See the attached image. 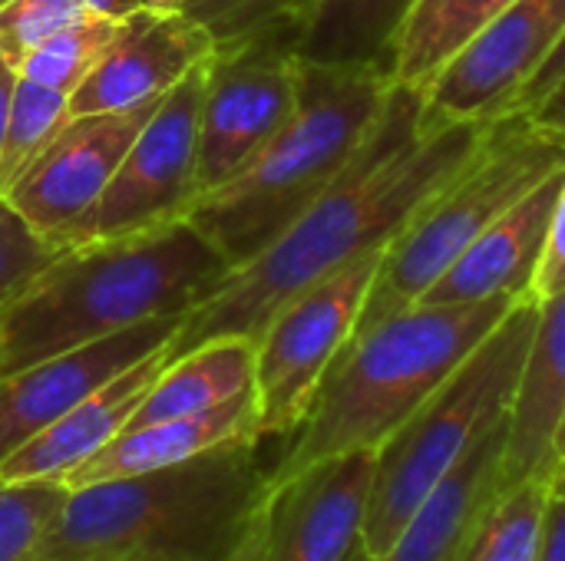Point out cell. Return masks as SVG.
Wrapping results in <instances>:
<instances>
[{
  "mask_svg": "<svg viewBox=\"0 0 565 561\" xmlns=\"http://www.w3.org/2000/svg\"><path fill=\"white\" fill-rule=\"evenodd\" d=\"M490 122L420 132V96L394 86L377 126L344 175L182 317L169 344V360L215 337L258 341L285 301L358 258L387 248L427 198L470 162Z\"/></svg>",
  "mask_w": 565,
  "mask_h": 561,
  "instance_id": "cell-1",
  "label": "cell"
},
{
  "mask_svg": "<svg viewBox=\"0 0 565 561\" xmlns=\"http://www.w3.org/2000/svg\"><path fill=\"white\" fill-rule=\"evenodd\" d=\"M228 271L185 218L63 248L0 308V377L156 317H185Z\"/></svg>",
  "mask_w": 565,
  "mask_h": 561,
  "instance_id": "cell-2",
  "label": "cell"
},
{
  "mask_svg": "<svg viewBox=\"0 0 565 561\" xmlns=\"http://www.w3.org/2000/svg\"><path fill=\"white\" fill-rule=\"evenodd\" d=\"M258 440L189 463L66 489L30 561H222L268 496Z\"/></svg>",
  "mask_w": 565,
  "mask_h": 561,
  "instance_id": "cell-3",
  "label": "cell"
},
{
  "mask_svg": "<svg viewBox=\"0 0 565 561\" xmlns=\"http://www.w3.org/2000/svg\"><path fill=\"white\" fill-rule=\"evenodd\" d=\"M394 79L384 66L301 60L298 106L268 145L228 182L195 195L185 222L235 268L268 248L354 162Z\"/></svg>",
  "mask_w": 565,
  "mask_h": 561,
  "instance_id": "cell-4",
  "label": "cell"
},
{
  "mask_svg": "<svg viewBox=\"0 0 565 561\" xmlns=\"http://www.w3.org/2000/svg\"><path fill=\"white\" fill-rule=\"evenodd\" d=\"M411 304L358 334L328 370L308 417L268 466V489L341 453L377 450L516 308Z\"/></svg>",
  "mask_w": 565,
  "mask_h": 561,
  "instance_id": "cell-5",
  "label": "cell"
},
{
  "mask_svg": "<svg viewBox=\"0 0 565 561\" xmlns=\"http://www.w3.org/2000/svg\"><path fill=\"white\" fill-rule=\"evenodd\" d=\"M536 324V301H520L497 331L404 420L381 446L361 549L377 561L401 536L434 486L490 433L513 403L526 347Z\"/></svg>",
  "mask_w": 565,
  "mask_h": 561,
  "instance_id": "cell-6",
  "label": "cell"
},
{
  "mask_svg": "<svg viewBox=\"0 0 565 561\" xmlns=\"http://www.w3.org/2000/svg\"><path fill=\"white\" fill-rule=\"evenodd\" d=\"M563 165L565 145L533 129L523 112L493 119L470 162L434 198H427V205L384 248L354 337L417 304L503 212Z\"/></svg>",
  "mask_w": 565,
  "mask_h": 561,
  "instance_id": "cell-7",
  "label": "cell"
},
{
  "mask_svg": "<svg viewBox=\"0 0 565 561\" xmlns=\"http://www.w3.org/2000/svg\"><path fill=\"white\" fill-rule=\"evenodd\" d=\"M381 251L285 301L255 341L258 440H288L308 417L328 370L351 344Z\"/></svg>",
  "mask_w": 565,
  "mask_h": 561,
  "instance_id": "cell-8",
  "label": "cell"
},
{
  "mask_svg": "<svg viewBox=\"0 0 565 561\" xmlns=\"http://www.w3.org/2000/svg\"><path fill=\"white\" fill-rule=\"evenodd\" d=\"M209 63L162 96L73 245L132 235L185 215L199 195V122Z\"/></svg>",
  "mask_w": 565,
  "mask_h": 561,
  "instance_id": "cell-9",
  "label": "cell"
},
{
  "mask_svg": "<svg viewBox=\"0 0 565 561\" xmlns=\"http://www.w3.org/2000/svg\"><path fill=\"white\" fill-rule=\"evenodd\" d=\"M563 36L565 0L510 3L417 93L420 132L490 122L513 112Z\"/></svg>",
  "mask_w": 565,
  "mask_h": 561,
  "instance_id": "cell-10",
  "label": "cell"
},
{
  "mask_svg": "<svg viewBox=\"0 0 565 561\" xmlns=\"http://www.w3.org/2000/svg\"><path fill=\"white\" fill-rule=\"evenodd\" d=\"M159 103L162 99L122 112L73 116L0 202H7L50 245L73 248L79 228Z\"/></svg>",
  "mask_w": 565,
  "mask_h": 561,
  "instance_id": "cell-11",
  "label": "cell"
},
{
  "mask_svg": "<svg viewBox=\"0 0 565 561\" xmlns=\"http://www.w3.org/2000/svg\"><path fill=\"white\" fill-rule=\"evenodd\" d=\"M301 56L291 50H232L209 60L199 122V195L238 175L298 106ZM195 202V198H192Z\"/></svg>",
  "mask_w": 565,
  "mask_h": 561,
  "instance_id": "cell-12",
  "label": "cell"
},
{
  "mask_svg": "<svg viewBox=\"0 0 565 561\" xmlns=\"http://www.w3.org/2000/svg\"><path fill=\"white\" fill-rule=\"evenodd\" d=\"M182 317H156L0 377V463L113 377L172 344Z\"/></svg>",
  "mask_w": 565,
  "mask_h": 561,
  "instance_id": "cell-13",
  "label": "cell"
},
{
  "mask_svg": "<svg viewBox=\"0 0 565 561\" xmlns=\"http://www.w3.org/2000/svg\"><path fill=\"white\" fill-rule=\"evenodd\" d=\"M377 450L315 463L268 489V539L262 561H344L361 546Z\"/></svg>",
  "mask_w": 565,
  "mask_h": 561,
  "instance_id": "cell-14",
  "label": "cell"
},
{
  "mask_svg": "<svg viewBox=\"0 0 565 561\" xmlns=\"http://www.w3.org/2000/svg\"><path fill=\"white\" fill-rule=\"evenodd\" d=\"M212 56L215 40L192 13L142 7L122 20L99 66L70 93V109L83 116L156 103Z\"/></svg>",
  "mask_w": 565,
  "mask_h": 561,
  "instance_id": "cell-15",
  "label": "cell"
},
{
  "mask_svg": "<svg viewBox=\"0 0 565 561\" xmlns=\"http://www.w3.org/2000/svg\"><path fill=\"white\" fill-rule=\"evenodd\" d=\"M565 165L503 212L417 304H477L493 298L536 301V274L550 245Z\"/></svg>",
  "mask_w": 565,
  "mask_h": 561,
  "instance_id": "cell-16",
  "label": "cell"
},
{
  "mask_svg": "<svg viewBox=\"0 0 565 561\" xmlns=\"http://www.w3.org/2000/svg\"><path fill=\"white\" fill-rule=\"evenodd\" d=\"M169 360V347L142 357L106 387L89 393L70 413L53 420L20 450H13L0 463V483H30V479H56L63 483L73 470L93 460L103 446H109L139 410L142 397L156 384Z\"/></svg>",
  "mask_w": 565,
  "mask_h": 561,
  "instance_id": "cell-17",
  "label": "cell"
},
{
  "mask_svg": "<svg viewBox=\"0 0 565 561\" xmlns=\"http://www.w3.org/2000/svg\"><path fill=\"white\" fill-rule=\"evenodd\" d=\"M565 420V288L536 301V324L507 413L503 483L556 473V440Z\"/></svg>",
  "mask_w": 565,
  "mask_h": 561,
  "instance_id": "cell-18",
  "label": "cell"
},
{
  "mask_svg": "<svg viewBox=\"0 0 565 561\" xmlns=\"http://www.w3.org/2000/svg\"><path fill=\"white\" fill-rule=\"evenodd\" d=\"M235 440H258V403L255 390L238 393L235 400L212 407L205 413L192 417H172L149 427L122 430L109 446H103L93 460H86L79 470H73L63 486L83 489L93 483L119 479V476H139L169 470L179 463H189L209 450H218ZM262 443V440H258Z\"/></svg>",
  "mask_w": 565,
  "mask_h": 561,
  "instance_id": "cell-19",
  "label": "cell"
},
{
  "mask_svg": "<svg viewBox=\"0 0 565 561\" xmlns=\"http://www.w3.org/2000/svg\"><path fill=\"white\" fill-rule=\"evenodd\" d=\"M507 417L434 486L377 561H460L467 536L503 483Z\"/></svg>",
  "mask_w": 565,
  "mask_h": 561,
  "instance_id": "cell-20",
  "label": "cell"
},
{
  "mask_svg": "<svg viewBox=\"0 0 565 561\" xmlns=\"http://www.w3.org/2000/svg\"><path fill=\"white\" fill-rule=\"evenodd\" d=\"M245 390H255V341L215 337L166 360L126 430L205 413Z\"/></svg>",
  "mask_w": 565,
  "mask_h": 561,
  "instance_id": "cell-21",
  "label": "cell"
},
{
  "mask_svg": "<svg viewBox=\"0 0 565 561\" xmlns=\"http://www.w3.org/2000/svg\"><path fill=\"white\" fill-rule=\"evenodd\" d=\"M510 3L516 0H417L391 46L394 86L420 93Z\"/></svg>",
  "mask_w": 565,
  "mask_h": 561,
  "instance_id": "cell-22",
  "label": "cell"
},
{
  "mask_svg": "<svg viewBox=\"0 0 565 561\" xmlns=\"http://www.w3.org/2000/svg\"><path fill=\"white\" fill-rule=\"evenodd\" d=\"M417 0H321L305 33L301 60L384 66Z\"/></svg>",
  "mask_w": 565,
  "mask_h": 561,
  "instance_id": "cell-23",
  "label": "cell"
},
{
  "mask_svg": "<svg viewBox=\"0 0 565 561\" xmlns=\"http://www.w3.org/2000/svg\"><path fill=\"white\" fill-rule=\"evenodd\" d=\"M553 486L556 473H533L513 486H500L467 536L460 561H536Z\"/></svg>",
  "mask_w": 565,
  "mask_h": 561,
  "instance_id": "cell-24",
  "label": "cell"
},
{
  "mask_svg": "<svg viewBox=\"0 0 565 561\" xmlns=\"http://www.w3.org/2000/svg\"><path fill=\"white\" fill-rule=\"evenodd\" d=\"M73 119L70 96L36 86L17 76L10 116L0 142V198L17 185V179L46 152V145L60 136V129Z\"/></svg>",
  "mask_w": 565,
  "mask_h": 561,
  "instance_id": "cell-25",
  "label": "cell"
},
{
  "mask_svg": "<svg viewBox=\"0 0 565 561\" xmlns=\"http://www.w3.org/2000/svg\"><path fill=\"white\" fill-rule=\"evenodd\" d=\"M119 30H122V20L86 13L83 20L53 33L43 46H36L17 66V76L70 96L99 66L106 50L116 43Z\"/></svg>",
  "mask_w": 565,
  "mask_h": 561,
  "instance_id": "cell-26",
  "label": "cell"
},
{
  "mask_svg": "<svg viewBox=\"0 0 565 561\" xmlns=\"http://www.w3.org/2000/svg\"><path fill=\"white\" fill-rule=\"evenodd\" d=\"M63 499L66 486L56 479L0 483V561H30Z\"/></svg>",
  "mask_w": 565,
  "mask_h": 561,
  "instance_id": "cell-27",
  "label": "cell"
},
{
  "mask_svg": "<svg viewBox=\"0 0 565 561\" xmlns=\"http://www.w3.org/2000/svg\"><path fill=\"white\" fill-rule=\"evenodd\" d=\"M83 17L76 0H0V60L17 69L36 46Z\"/></svg>",
  "mask_w": 565,
  "mask_h": 561,
  "instance_id": "cell-28",
  "label": "cell"
},
{
  "mask_svg": "<svg viewBox=\"0 0 565 561\" xmlns=\"http://www.w3.org/2000/svg\"><path fill=\"white\" fill-rule=\"evenodd\" d=\"M60 251L63 248L40 238L7 202H0V308Z\"/></svg>",
  "mask_w": 565,
  "mask_h": 561,
  "instance_id": "cell-29",
  "label": "cell"
},
{
  "mask_svg": "<svg viewBox=\"0 0 565 561\" xmlns=\"http://www.w3.org/2000/svg\"><path fill=\"white\" fill-rule=\"evenodd\" d=\"M565 288V182L559 188V202H556V215H553V231H550V245H546V255H543V265H540V274H536V288H533V298L543 301L556 291Z\"/></svg>",
  "mask_w": 565,
  "mask_h": 561,
  "instance_id": "cell-30",
  "label": "cell"
},
{
  "mask_svg": "<svg viewBox=\"0 0 565 561\" xmlns=\"http://www.w3.org/2000/svg\"><path fill=\"white\" fill-rule=\"evenodd\" d=\"M516 112H523L530 119V126L540 129L546 139L565 145V73L546 93H540L530 106H523Z\"/></svg>",
  "mask_w": 565,
  "mask_h": 561,
  "instance_id": "cell-31",
  "label": "cell"
},
{
  "mask_svg": "<svg viewBox=\"0 0 565 561\" xmlns=\"http://www.w3.org/2000/svg\"><path fill=\"white\" fill-rule=\"evenodd\" d=\"M536 561H565V483H559V479H556L550 503H546Z\"/></svg>",
  "mask_w": 565,
  "mask_h": 561,
  "instance_id": "cell-32",
  "label": "cell"
},
{
  "mask_svg": "<svg viewBox=\"0 0 565 561\" xmlns=\"http://www.w3.org/2000/svg\"><path fill=\"white\" fill-rule=\"evenodd\" d=\"M265 539H268V496H265V503L255 509V516H252L248 526L242 529L238 542L232 546V552L222 561H262L265 559Z\"/></svg>",
  "mask_w": 565,
  "mask_h": 561,
  "instance_id": "cell-33",
  "label": "cell"
},
{
  "mask_svg": "<svg viewBox=\"0 0 565 561\" xmlns=\"http://www.w3.org/2000/svg\"><path fill=\"white\" fill-rule=\"evenodd\" d=\"M563 73H565V36L559 40V46L553 50V56H550V60H546V63L540 66V73H536V76L530 79V86L523 89V96H520L516 109L530 106V103H533V99H536L540 93H546V89H550V86H553V83H556V79H559ZM516 109H513V112H516Z\"/></svg>",
  "mask_w": 565,
  "mask_h": 561,
  "instance_id": "cell-34",
  "label": "cell"
},
{
  "mask_svg": "<svg viewBox=\"0 0 565 561\" xmlns=\"http://www.w3.org/2000/svg\"><path fill=\"white\" fill-rule=\"evenodd\" d=\"M86 13H96V17H113V20H126L132 17L136 10H142L146 3L142 0H76Z\"/></svg>",
  "mask_w": 565,
  "mask_h": 561,
  "instance_id": "cell-35",
  "label": "cell"
},
{
  "mask_svg": "<svg viewBox=\"0 0 565 561\" xmlns=\"http://www.w3.org/2000/svg\"><path fill=\"white\" fill-rule=\"evenodd\" d=\"M13 86H17V69L10 63L0 60V142H3V129H7V116H10V99H13Z\"/></svg>",
  "mask_w": 565,
  "mask_h": 561,
  "instance_id": "cell-36",
  "label": "cell"
},
{
  "mask_svg": "<svg viewBox=\"0 0 565 561\" xmlns=\"http://www.w3.org/2000/svg\"><path fill=\"white\" fill-rule=\"evenodd\" d=\"M142 3L152 10H179L182 7V0H142Z\"/></svg>",
  "mask_w": 565,
  "mask_h": 561,
  "instance_id": "cell-37",
  "label": "cell"
},
{
  "mask_svg": "<svg viewBox=\"0 0 565 561\" xmlns=\"http://www.w3.org/2000/svg\"><path fill=\"white\" fill-rule=\"evenodd\" d=\"M565 463V420H563V430H559V440H556V466H563ZM559 473V470H556Z\"/></svg>",
  "mask_w": 565,
  "mask_h": 561,
  "instance_id": "cell-38",
  "label": "cell"
},
{
  "mask_svg": "<svg viewBox=\"0 0 565 561\" xmlns=\"http://www.w3.org/2000/svg\"><path fill=\"white\" fill-rule=\"evenodd\" d=\"M344 561H374V559H371V555H367V552H364V549L358 546V549H354V552H351V555H348Z\"/></svg>",
  "mask_w": 565,
  "mask_h": 561,
  "instance_id": "cell-39",
  "label": "cell"
},
{
  "mask_svg": "<svg viewBox=\"0 0 565 561\" xmlns=\"http://www.w3.org/2000/svg\"><path fill=\"white\" fill-rule=\"evenodd\" d=\"M122 561H166V559H152V555H132V559H122Z\"/></svg>",
  "mask_w": 565,
  "mask_h": 561,
  "instance_id": "cell-40",
  "label": "cell"
},
{
  "mask_svg": "<svg viewBox=\"0 0 565 561\" xmlns=\"http://www.w3.org/2000/svg\"><path fill=\"white\" fill-rule=\"evenodd\" d=\"M195 3H202V0H182V7H179V10H185V7H195Z\"/></svg>",
  "mask_w": 565,
  "mask_h": 561,
  "instance_id": "cell-41",
  "label": "cell"
},
{
  "mask_svg": "<svg viewBox=\"0 0 565 561\" xmlns=\"http://www.w3.org/2000/svg\"><path fill=\"white\" fill-rule=\"evenodd\" d=\"M556 479H559V483H565V463H563V466H559V473H556Z\"/></svg>",
  "mask_w": 565,
  "mask_h": 561,
  "instance_id": "cell-42",
  "label": "cell"
}]
</instances>
